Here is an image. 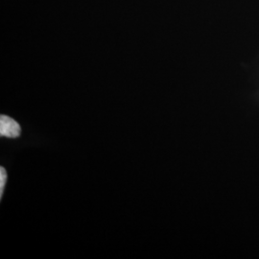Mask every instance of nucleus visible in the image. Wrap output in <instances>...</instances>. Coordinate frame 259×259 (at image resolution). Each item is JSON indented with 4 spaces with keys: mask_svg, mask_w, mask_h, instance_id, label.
<instances>
[{
    "mask_svg": "<svg viewBox=\"0 0 259 259\" xmlns=\"http://www.w3.org/2000/svg\"><path fill=\"white\" fill-rule=\"evenodd\" d=\"M21 129L19 123L7 115L0 116V135L1 137L17 139L20 136Z\"/></svg>",
    "mask_w": 259,
    "mask_h": 259,
    "instance_id": "nucleus-1",
    "label": "nucleus"
},
{
    "mask_svg": "<svg viewBox=\"0 0 259 259\" xmlns=\"http://www.w3.org/2000/svg\"><path fill=\"white\" fill-rule=\"evenodd\" d=\"M6 181H7L6 170L4 169V167H1L0 168V197L3 196V191H4Z\"/></svg>",
    "mask_w": 259,
    "mask_h": 259,
    "instance_id": "nucleus-2",
    "label": "nucleus"
}]
</instances>
